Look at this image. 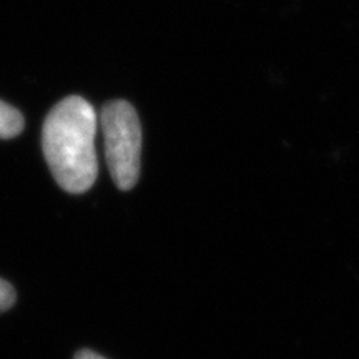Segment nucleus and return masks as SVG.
I'll return each mask as SVG.
<instances>
[{
	"label": "nucleus",
	"mask_w": 359,
	"mask_h": 359,
	"mask_svg": "<svg viewBox=\"0 0 359 359\" xmlns=\"http://www.w3.org/2000/svg\"><path fill=\"white\" fill-rule=\"evenodd\" d=\"M97 123L95 109L79 95L58 102L45 118V160L58 185L72 195L88 191L97 180Z\"/></svg>",
	"instance_id": "f257e3e1"
},
{
	"label": "nucleus",
	"mask_w": 359,
	"mask_h": 359,
	"mask_svg": "<svg viewBox=\"0 0 359 359\" xmlns=\"http://www.w3.org/2000/svg\"><path fill=\"white\" fill-rule=\"evenodd\" d=\"M100 125L111 178L120 190H132L140 177L142 160V127L137 110L125 100L109 102L100 111Z\"/></svg>",
	"instance_id": "f03ea898"
},
{
	"label": "nucleus",
	"mask_w": 359,
	"mask_h": 359,
	"mask_svg": "<svg viewBox=\"0 0 359 359\" xmlns=\"http://www.w3.org/2000/svg\"><path fill=\"white\" fill-rule=\"evenodd\" d=\"M24 115L15 107L0 100V138H13L24 130Z\"/></svg>",
	"instance_id": "7ed1b4c3"
},
{
	"label": "nucleus",
	"mask_w": 359,
	"mask_h": 359,
	"mask_svg": "<svg viewBox=\"0 0 359 359\" xmlns=\"http://www.w3.org/2000/svg\"><path fill=\"white\" fill-rule=\"evenodd\" d=\"M17 302V293L11 283L0 278V313L11 309Z\"/></svg>",
	"instance_id": "20e7f679"
},
{
	"label": "nucleus",
	"mask_w": 359,
	"mask_h": 359,
	"mask_svg": "<svg viewBox=\"0 0 359 359\" xmlns=\"http://www.w3.org/2000/svg\"><path fill=\"white\" fill-rule=\"evenodd\" d=\"M75 359H105L100 354L92 351V349H80V351L75 354Z\"/></svg>",
	"instance_id": "39448f33"
}]
</instances>
